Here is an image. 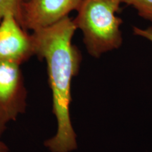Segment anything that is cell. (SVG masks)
Wrapping results in <instances>:
<instances>
[{
	"label": "cell",
	"instance_id": "cell-9",
	"mask_svg": "<svg viewBox=\"0 0 152 152\" xmlns=\"http://www.w3.org/2000/svg\"><path fill=\"white\" fill-rule=\"evenodd\" d=\"M0 152H9V148L7 144L0 141Z\"/></svg>",
	"mask_w": 152,
	"mask_h": 152
},
{
	"label": "cell",
	"instance_id": "cell-1",
	"mask_svg": "<svg viewBox=\"0 0 152 152\" xmlns=\"http://www.w3.org/2000/svg\"><path fill=\"white\" fill-rule=\"evenodd\" d=\"M76 30L73 19L66 16L32 34L35 55L46 61L52 92L56 132L44 143L51 152H71L77 148L70 116L71 83L79 73L82 61L80 51L72 42Z\"/></svg>",
	"mask_w": 152,
	"mask_h": 152
},
{
	"label": "cell",
	"instance_id": "cell-4",
	"mask_svg": "<svg viewBox=\"0 0 152 152\" xmlns=\"http://www.w3.org/2000/svg\"><path fill=\"white\" fill-rule=\"evenodd\" d=\"M83 0H25L20 24L25 30L35 31L58 22L77 11Z\"/></svg>",
	"mask_w": 152,
	"mask_h": 152
},
{
	"label": "cell",
	"instance_id": "cell-10",
	"mask_svg": "<svg viewBox=\"0 0 152 152\" xmlns=\"http://www.w3.org/2000/svg\"><path fill=\"white\" fill-rule=\"evenodd\" d=\"M24 1H25V0H24Z\"/></svg>",
	"mask_w": 152,
	"mask_h": 152
},
{
	"label": "cell",
	"instance_id": "cell-6",
	"mask_svg": "<svg viewBox=\"0 0 152 152\" xmlns=\"http://www.w3.org/2000/svg\"><path fill=\"white\" fill-rule=\"evenodd\" d=\"M122 3L133 7L141 18L152 23V0H122Z\"/></svg>",
	"mask_w": 152,
	"mask_h": 152
},
{
	"label": "cell",
	"instance_id": "cell-8",
	"mask_svg": "<svg viewBox=\"0 0 152 152\" xmlns=\"http://www.w3.org/2000/svg\"><path fill=\"white\" fill-rule=\"evenodd\" d=\"M133 33L135 35L144 37L152 42V27L147 28H140L138 27L133 28Z\"/></svg>",
	"mask_w": 152,
	"mask_h": 152
},
{
	"label": "cell",
	"instance_id": "cell-2",
	"mask_svg": "<svg viewBox=\"0 0 152 152\" xmlns=\"http://www.w3.org/2000/svg\"><path fill=\"white\" fill-rule=\"evenodd\" d=\"M122 4V0H83L76 11L73 22L83 33L87 52L94 58L122 45L123 20L117 16Z\"/></svg>",
	"mask_w": 152,
	"mask_h": 152
},
{
	"label": "cell",
	"instance_id": "cell-3",
	"mask_svg": "<svg viewBox=\"0 0 152 152\" xmlns=\"http://www.w3.org/2000/svg\"><path fill=\"white\" fill-rule=\"evenodd\" d=\"M20 66L0 61V135L26 110L27 92Z\"/></svg>",
	"mask_w": 152,
	"mask_h": 152
},
{
	"label": "cell",
	"instance_id": "cell-7",
	"mask_svg": "<svg viewBox=\"0 0 152 152\" xmlns=\"http://www.w3.org/2000/svg\"><path fill=\"white\" fill-rule=\"evenodd\" d=\"M24 0H0V21L7 13H12L16 16L20 23L22 4Z\"/></svg>",
	"mask_w": 152,
	"mask_h": 152
},
{
	"label": "cell",
	"instance_id": "cell-5",
	"mask_svg": "<svg viewBox=\"0 0 152 152\" xmlns=\"http://www.w3.org/2000/svg\"><path fill=\"white\" fill-rule=\"evenodd\" d=\"M33 55L32 35L26 33L14 14H6L0 21V61L21 65Z\"/></svg>",
	"mask_w": 152,
	"mask_h": 152
}]
</instances>
